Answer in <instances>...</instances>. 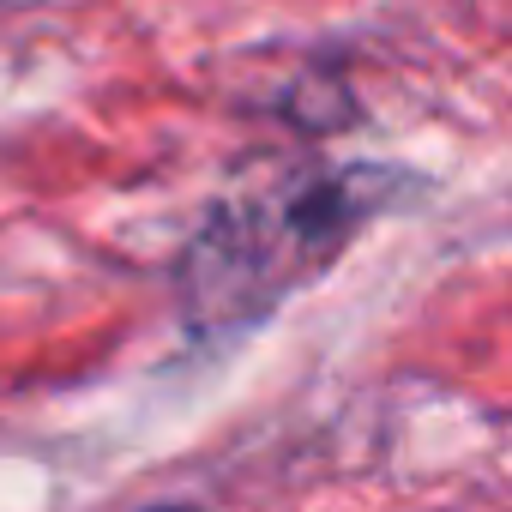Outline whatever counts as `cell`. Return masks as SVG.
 <instances>
[{"instance_id":"obj_1","label":"cell","mask_w":512,"mask_h":512,"mask_svg":"<svg viewBox=\"0 0 512 512\" xmlns=\"http://www.w3.org/2000/svg\"><path fill=\"white\" fill-rule=\"evenodd\" d=\"M392 169H284L235 187L181 260L193 326H253L290 290L320 278L386 211Z\"/></svg>"}]
</instances>
